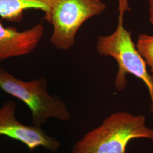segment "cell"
Masks as SVG:
<instances>
[{
  "label": "cell",
  "instance_id": "1",
  "mask_svg": "<svg viewBox=\"0 0 153 153\" xmlns=\"http://www.w3.org/2000/svg\"><path fill=\"white\" fill-rule=\"evenodd\" d=\"M145 139L153 143V129L143 115L126 111L115 112L88 132L75 144L71 153H126L131 140Z\"/></svg>",
  "mask_w": 153,
  "mask_h": 153
},
{
  "label": "cell",
  "instance_id": "2",
  "mask_svg": "<svg viewBox=\"0 0 153 153\" xmlns=\"http://www.w3.org/2000/svg\"><path fill=\"white\" fill-rule=\"evenodd\" d=\"M96 49L99 55L112 57L116 61L118 71L115 77V87L118 91L126 87L128 74L137 77L145 83L151 100L150 111L153 117V79L132 40L131 33L124 26L123 18H118L117 26L114 33L99 36Z\"/></svg>",
  "mask_w": 153,
  "mask_h": 153
},
{
  "label": "cell",
  "instance_id": "3",
  "mask_svg": "<svg viewBox=\"0 0 153 153\" xmlns=\"http://www.w3.org/2000/svg\"><path fill=\"white\" fill-rule=\"evenodd\" d=\"M0 88L27 106L34 126L40 127L50 118L62 121L71 118L65 103L58 96H52L48 92L47 82L43 76L26 82L1 68Z\"/></svg>",
  "mask_w": 153,
  "mask_h": 153
},
{
  "label": "cell",
  "instance_id": "4",
  "mask_svg": "<svg viewBox=\"0 0 153 153\" xmlns=\"http://www.w3.org/2000/svg\"><path fill=\"white\" fill-rule=\"evenodd\" d=\"M106 9L101 0H49L44 19L53 26L51 44L59 50L71 49L82 25Z\"/></svg>",
  "mask_w": 153,
  "mask_h": 153
},
{
  "label": "cell",
  "instance_id": "5",
  "mask_svg": "<svg viewBox=\"0 0 153 153\" xmlns=\"http://www.w3.org/2000/svg\"><path fill=\"white\" fill-rule=\"evenodd\" d=\"M16 108V104L9 100L0 108V135L22 142L31 150L43 147L56 152L60 145L59 141L47 134L40 127L21 124L15 116Z\"/></svg>",
  "mask_w": 153,
  "mask_h": 153
},
{
  "label": "cell",
  "instance_id": "6",
  "mask_svg": "<svg viewBox=\"0 0 153 153\" xmlns=\"http://www.w3.org/2000/svg\"><path fill=\"white\" fill-rule=\"evenodd\" d=\"M44 34V26L40 23L19 31L15 28L5 27L0 22V61L32 53Z\"/></svg>",
  "mask_w": 153,
  "mask_h": 153
},
{
  "label": "cell",
  "instance_id": "7",
  "mask_svg": "<svg viewBox=\"0 0 153 153\" xmlns=\"http://www.w3.org/2000/svg\"><path fill=\"white\" fill-rule=\"evenodd\" d=\"M48 3L49 0H0V16L9 21L21 22L26 10H40L45 13Z\"/></svg>",
  "mask_w": 153,
  "mask_h": 153
},
{
  "label": "cell",
  "instance_id": "8",
  "mask_svg": "<svg viewBox=\"0 0 153 153\" xmlns=\"http://www.w3.org/2000/svg\"><path fill=\"white\" fill-rule=\"evenodd\" d=\"M136 46L146 65L149 67L153 80V35L146 33L139 35Z\"/></svg>",
  "mask_w": 153,
  "mask_h": 153
},
{
  "label": "cell",
  "instance_id": "9",
  "mask_svg": "<svg viewBox=\"0 0 153 153\" xmlns=\"http://www.w3.org/2000/svg\"><path fill=\"white\" fill-rule=\"evenodd\" d=\"M119 17L123 18L126 11H130L131 9L128 4V0H119Z\"/></svg>",
  "mask_w": 153,
  "mask_h": 153
},
{
  "label": "cell",
  "instance_id": "10",
  "mask_svg": "<svg viewBox=\"0 0 153 153\" xmlns=\"http://www.w3.org/2000/svg\"><path fill=\"white\" fill-rule=\"evenodd\" d=\"M149 21L153 27V0H149Z\"/></svg>",
  "mask_w": 153,
  "mask_h": 153
},
{
  "label": "cell",
  "instance_id": "11",
  "mask_svg": "<svg viewBox=\"0 0 153 153\" xmlns=\"http://www.w3.org/2000/svg\"><path fill=\"white\" fill-rule=\"evenodd\" d=\"M119 1V0H118V1Z\"/></svg>",
  "mask_w": 153,
  "mask_h": 153
}]
</instances>
